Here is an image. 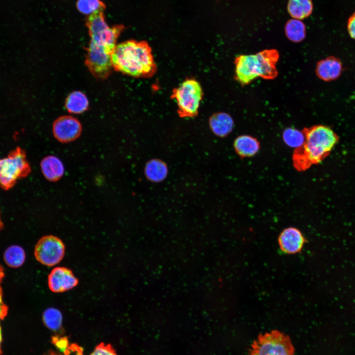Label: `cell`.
I'll return each mask as SVG.
<instances>
[{
  "mask_svg": "<svg viewBox=\"0 0 355 355\" xmlns=\"http://www.w3.org/2000/svg\"><path fill=\"white\" fill-rule=\"evenodd\" d=\"M287 10L289 14L296 19L308 17L313 11L311 0H289Z\"/></svg>",
  "mask_w": 355,
  "mask_h": 355,
  "instance_id": "19",
  "label": "cell"
},
{
  "mask_svg": "<svg viewBox=\"0 0 355 355\" xmlns=\"http://www.w3.org/2000/svg\"><path fill=\"white\" fill-rule=\"evenodd\" d=\"M3 227V224L2 222V220L1 219L0 217V230H1Z\"/></svg>",
  "mask_w": 355,
  "mask_h": 355,
  "instance_id": "29",
  "label": "cell"
},
{
  "mask_svg": "<svg viewBox=\"0 0 355 355\" xmlns=\"http://www.w3.org/2000/svg\"><path fill=\"white\" fill-rule=\"evenodd\" d=\"M42 320L44 325L57 335L63 334V316L59 310L54 308L47 309L43 313Z\"/></svg>",
  "mask_w": 355,
  "mask_h": 355,
  "instance_id": "17",
  "label": "cell"
},
{
  "mask_svg": "<svg viewBox=\"0 0 355 355\" xmlns=\"http://www.w3.org/2000/svg\"><path fill=\"white\" fill-rule=\"evenodd\" d=\"M89 105L86 95L80 91H74L67 97L65 106L67 110L71 113H80L86 110Z\"/></svg>",
  "mask_w": 355,
  "mask_h": 355,
  "instance_id": "18",
  "label": "cell"
},
{
  "mask_svg": "<svg viewBox=\"0 0 355 355\" xmlns=\"http://www.w3.org/2000/svg\"><path fill=\"white\" fill-rule=\"evenodd\" d=\"M48 355H61L59 354H57L52 351H50Z\"/></svg>",
  "mask_w": 355,
  "mask_h": 355,
  "instance_id": "30",
  "label": "cell"
},
{
  "mask_svg": "<svg viewBox=\"0 0 355 355\" xmlns=\"http://www.w3.org/2000/svg\"><path fill=\"white\" fill-rule=\"evenodd\" d=\"M25 256V253L22 248L13 245L5 250L3 258L6 264L9 267L18 268L23 264Z\"/></svg>",
  "mask_w": 355,
  "mask_h": 355,
  "instance_id": "21",
  "label": "cell"
},
{
  "mask_svg": "<svg viewBox=\"0 0 355 355\" xmlns=\"http://www.w3.org/2000/svg\"><path fill=\"white\" fill-rule=\"evenodd\" d=\"M203 96L200 83L195 79L188 78L173 90L171 98L176 101L179 116L190 118L198 114Z\"/></svg>",
  "mask_w": 355,
  "mask_h": 355,
  "instance_id": "6",
  "label": "cell"
},
{
  "mask_svg": "<svg viewBox=\"0 0 355 355\" xmlns=\"http://www.w3.org/2000/svg\"><path fill=\"white\" fill-rule=\"evenodd\" d=\"M233 147L241 158L250 157L255 155L260 149L258 140L249 135H241L235 140Z\"/></svg>",
  "mask_w": 355,
  "mask_h": 355,
  "instance_id": "15",
  "label": "cell"
},
{
  "mask_svg": "<svg viewBox=\"0 0 355 355\" xmlns=\"http://www.w3.org/2000/svg\"><path fill=\"white\" fill-rule=\"evenodd\" d=\"M31 172V168L25 150L17 147L6 157L0 159V186L8 190Z\"/></svg>",
  "mask_w": 355,
  "mask_h": 355,
  "instance_id": "5",
  "label": "cell"
},
{
  "mask_svg": "<svg viewBox=\"0 0 355 355\" xmlns=\"http://www.w3.org/2000/svg\"><path fill=\"white\" fill-rule=\"evenodd\" d=\"M76 7L79 12L85 15H91L103 12L105 4L100 0H78Z\"/></svg>",
  "mask_w": 355,
  "mask_h": 355,
  "instance_id": "23",
  "label": "cell"
},
{
  "mask_svg": "<svg viewBox=\"0 0 355 355\" xmlns=\"http://www.w3.org/2000/svg\"><path fill=\"white\" fill-rule=\"evenodd\" d=\"M40 165L44 177L50 181H57L64 175V165L61 160L55 156L45 157L41 161Z\"/></svg>",
  "mask_w": 355,
  "mask_h": 355,
  "instance_id": "13",
  "label": "cell"
},
{
  "mask_svg": "<svg viewBox=\"0 0 355 355\" xmlns=\"http://www.w3.org/2000/svg\"><path fill=\"white\" fill-rule=\"evenodd\" d=\"M302 131L305 136L304 142L295 149L292 158L294 167L300 172L321 162L338 141L333 130L325 125H316Z\"/></svg>",
  "mask_w": 355,
  "mask_h": 355,
  "instance_id": "3",
  "label": "cell"
},
{
  "mask_svg": "<svg viewBox=\"0 0 355 355\" xmlns=\"http://www.w3.org/2000/svg\"><path fill=\"white\" fill-rule=\"evenodd\" d=\"M111 62L115 71L135 77H150L157 71L151 48L144 41L129 40L116 45Z\"/></svg>",
  "mask_w": 355,
  "mask_h": 355,
  "instance_id": "2",
  "label": "cell"
},
{
  "mask_svg": "<svg viewBox=\"0 0 355 355\" xmlns=\"http://www.w3.org/2000/svg\"><path fill=\"white\" fill-rule=\"evenodd\" d=\"M209 125L214 134L219 137L223 138L232 131L234 121L232 117L228 113L217 112L210 117Z\"/></svg>",
  "mask_w": 355,
  "mask_h": 355,
  "instance_id": "14",
  "label": "cell"
},
{
  "mask_svg": "<svg viewBox=\"0 0 355 355\" xmlns=\"http://www.w3.org/2000/svg\"><path fill=\"white\" fill-rule=\"evenodd\" d=\"M279 58L278 51L274 49L264 50L255 54L240 55L235 59V79L243 86L258 77L274 79L278 74L276 64Z\"/></svg>",
  "mask_w": 355,
  "mask_h": 355,
  "instance_id": "4",
  "label": "cell"
},
{
  "mask_svg": "<svg viewBox=\"0 0 355 355\" xmlns=\"http://www.w3.org/2000/svg\"><path fill=\"white\" fill-rule=\"evenodd\" d=\"M82 127L79 121L71 116H62L53 125L54 137L60 142L67 143L75 140L80 135Z\"/></svg>",
  "mask_w": 355,
  "mask_h": 355,
  "instance_id": "9",
  "label": "cell"
},
{
  "mask_svg": "<svg viewBox=\"0 0 355 355\" xmlns=\"http://www.w3.org/2000/svg\"><path fill=\"white\" fill-rule=\"evenodd\" d=\"M51 342L65 355H69L71 354L70 346L68 337L56 335L51 337Z\"/></svg>",
  "mask_w": 355,
  "mask_h": 355,
  "instance_id": "24",
  "label": "cell"
},
{
  "mask_svg": "<svg viewBox=\"0 0 355 355\" xmlns=\"http://www.w3.org/2000/svg\"><path fill=\"white\" fill-rule=\"evenodd\" d=\"M78 279L70 269L57 267L52 270L48 277V285L50 290L55 293L63 292L75 287Z\"/></svg>",
  "mask_w": 355,
  "mask_h": 355,
  "instance_id": "10",
  "label": "cell"
},
{
  "mask_svg": "<svg viewBox=\"0 0 355 355\" xmlns=\"http://www.w3.org/2000/svg\"><path fill=\"white\" fill-rule=\"evenodd\" d=\"M343 67L341 60L330 56L319 61L316 65V74L318 77L324 81H331L338 79L342 74Z\"/></svg>",
  "mask_w": 355,
  "mask_h": 355,
  "instance_id": "12",
  "label": "cell"
},
{
  "mask_svg": "<svg viewBox=\"0 0 355 355\" xmlns=\"http://www.w3.org/2000/svg\"><path fill=\"white\" fill-rule=\"evenodd\" d=\"M4 277V272L3 267L0 264V284L2 281V280Z\"/></svg>",
  "mask_w": 355,
  "mask_h": 355,
  "instance_id": "28",
  "label": "cell"
},
{
  "mask_svg": "<svg viewBox=\"0 0 355 355\" xmlns=\"http://www.w3.org/2000/svg\"><path fill=\"white\" fill-rule=\"evenodd\" d=\"M168 169L167 164L159 159H152L148 161L144 167L146 178L154 182H161L167 177Z\"/></svg>",
  "mask_w": 355,
  "mask_h": 355,
  "instance_id": "16",
  "label": "cell"
},
{
  "mask_svg": "<svg viewBox=\"0 0 355 355\" xmlns=\"http://www.w3.org/2000/svg\"><path fill=\"white\" fill-rule=\"evenodd\" d=\"M3 294L2 290L0 286V353L1 352V344L2 341V330L0 325V321L3 320L7 315L8 312V307L4 303L2 299Z\"/></svg>",
  "mask_w": 355,
  "mask_h": 355,
  "instance_id": "26",
  "label": "cell"
},
{
  "mask_svg": "<svg viewBox=\"0 0 355 355\" xmlns=\"http://www.w3.org/2000/svg\"><path fill=\"white\" fill-rule=\"evenodd\" d=\"M288 335L277 330L260 334L249 349L250 355H294Z\"/></svg>",
  "mask_w": 355,
  "mask_h": 355,
  "instance_id": "7",
  "label": "cell"
},
{
  "mask_svg": "<svg viewBox=\"0 0 355 355\" xmlns=\"http://www.w3.org/2000/svg\"><path fill=\"white\" fill-rule=\"evenodd\" d=\"M89 355H117L115 350L110 344L101 343L95 348Z\"/></svg>",
  "mask_w": 355,
  "mask_h": 355,
  "instance_id": "25",
  "label": "cell"
},
{
  "mask_svg": "<svg viewBox=\"0 0 355 355\" xmlns=\"http://www.w3.org/2000/svg\"><path fill=\"white\" fill-rule=\"evenodd\" d=\"M86 25L91 39L85 64L95 77L106 79L113 69L111 55L123 28L120 25L109 27L105 21L103 12L89 15Z\"/></svg>",
  "mask_w": 355,
  "mask_h": 355,
  "instance_id": "1",
  "label": "cell"
},
{
  "mask_svg": "<svg viewBox=\"0 0 355 355\" xmlns=\"http://www.w3.org/2000/svg\"><path fill=\"white\" fill-rule=\"evenodd\" d=\"M283 139L286 145L296 148L304 143L305 136L302 131L289 127L283 131Z\"/></svg>",
  "mask_w": 355,
  "mask_h": 355,
  "instance_id": "22",
  "label": "cell"
},
{
  "mask_svg": "<svg viewBox=\"0 0 355 355\" xmlns=\"http://www.w3.org/2000/svg\"><path fill=\"white\" fill-rule=\"evenodd\" d=\"M347 30L350 37L355 40V12L348 19Z\"/></svg>",
  "mask_w": 355,
  "mask_h": 355,
  "instance_id": "27",
  "label": "cell"
},
{
  "mask_svg": "<svg viewBox=\"0 0 355 355\" xmlns=\"http://www.w3.org/2000/svg\"><path fill=\"white\" fill-rule=\"evenodd\" d=\"M65 246L56 236L47 235L41 238L36 243L34 254L36 260L47 266L59 263L64 257Z\"/></svg>",
  "mask_w": 355,
  "mask_h": 355,
  "instance_id": "8",
  "label": "cell"
},
{
  "mask_svg": "<svg viewBox=\"0 0 355 355\" xmlns=\"http://www.w3.org/2000/svg\"><path fill=\"white\" fill-rule=\"evenodd\" d=\"M305 242V239L301 232L293 227L283 230L278 238L281 249L287 254H294L299 252Z\"/></svg>",
  "mask_w": 355,
  "mask_h": 355,
  "instance_id": "11",
  "label": "cell"
},
{
  "mask_svg": "<svg viewBox=\"0 0 355 355\" xmlns=\"http://www.w3.org/2000/svg\"><path fill=\"white\" fill-rule=\"evenodd\" d=\"M285 33L287 37L294 42L303 40L306 36V27L304 24L298 19H291L285 26Z\"/></svg>",
  "mask_w": 355,
  "mask_h": 355,
  "instance_id": "20",
  "label": "cell"
}]
</instances>
